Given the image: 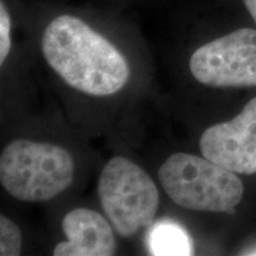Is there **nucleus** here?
Here are the masks:
<instances>
[{
	"label": "nucleus",
	"mask_w": 256,
	"mask_h": 256,
	"mask_svg": "<svg viewBox=\"0 0 256 256\" xmlns=\"http://www.w3.org/2000/svg\"><path fill=\"white\" fill-rule=\"evenodd\" d=\"M44 58L66 84L92 96H110L130 80V66L110 40L74 16L50 22L42 37Z\"/></svg>",
	"instance_id": "f257e3e1"
},
{
	"label": "nucleus",
	"mask_w": 256,
	"mask_h": 256,
	"mask_svg": "<svg viewBox=\"0 0 256 256\" xmlns=\"http://www.w3.org/2000/svg\"><path fill=\"white\" fill-rule=\"evenodd\" d=\"M72 156L63 147L17 139L2 150L0 182L16 200L48 202L66 191L74 179Z\"/></svg>",
	"instance_id": "f03ea898"
},
{
	"label": "nucleus",
	"mask_w": 256,
	"mask_h": 256,
	"mask_svg": "<svg viewBox=\"0 0 256 256\" xmlns=\"http://www.w3.org/2000/svg\"><path fill=\"white\" fill-rule=\"evenodd\" d=\"M158 179L166 194L179 206L194 211L235 214L243 184L235 172L206 156L172 154L160 166Z\"/></svg>",
	"instance_id": "7ed1b4c3"
},
{
	"label": "nucleus",
	"mask_w": 256,
	"mask_h": 256,
	"mask_svg": "<svg viewBox=\"0 0 256 256\" xmlns=\"http://www.w3.org/2000/svg\"><path fill=\"white\" fill-rule=\"evenodd\" d=\"M98 194L115 232L122 238H132L153 224L159 208L158 188L132 160L112 158L98 178Z\"/></svg>",
	"instance_id": "20e7f679"
},
{
	"label": "nucleus",
	"mask_w": 256,
	"mask_h": 256,
	"mask_svg": "<svg viewBox=\"0 0 256 256\" xmlns=\"http://www.w3.org/2000/svg\"><path fill=\"white\" fill-rule=\"evenodd\" d=\"M190 72L208 87H256V30L240 28L198 48Z\"/></svg>",
	"instance_id": "39448f33"
},
{
	"label": "nucleus",
	"mask_w": 256,
	"mask_h": 256,
	"mask_svg": "<svg viewBox=\"0 0 256 256\" xmlns=\"http://www.w3.org/2000/svg\"><path fill=\"white\" fill-rule=\"evenodd\" d=\"M200 146L203 156L229 171L256 174V98L238 116L204 130Z\"/></svg>",
	"instance_id": "423d86ee"
},
{
	"label": "nucleus",
	"mask_w": 256,
	"mask_h": 256,
	"mask_svg": "<svg viewBox=\"0 0 256 256\" xmlns=\"http://www.w3.org/2000/svg\"><path fill=\"white\" fill-rule=\"evenodd\" d=\"M66 241L54 249L55 256H110L116 241L110 224L94 210L80 208L70 211L62 220Z\"/></svg>",
	"instance_id": "0eeeda50"
},
{
	"label": "nucleus",
	"mask_w": 256,
	"mask_h": 256,
	"mask_svg": "<svg viewBox=\"0 0 256 256\" xmlns=\"http://www.w3.org/2000/svg\"><path fill=\"white\" fill-rule=\"evenodd\" d=\"M147 244L152 255H191L192 243L188 232L171 220H159L151 226Z\"/></svg>",
	"instance_id": "6e6552de"
},
{
	"label": "nucleus",
	"mask_w": 256,
	"mask_h": 256,
	"mask_svg": "<svg viewBox=\"0 0 256 256\" xmlns=\"http://www.w3.org/2000/svg\"><path fill=\"white\" fill-rule=\"evenodd\" d=\"M22 243L23 240L19 226L4 215L0 216V255H20Z\"/></svg>",
	"instance_id": "1a4fd4ad"
},
{
	"label": "nucleus",
	"mask_w": 256,
	"mask_h": 256,
	"mask_svg": "<svg viewBox=\"0 0 256 256\" xmlns=\"http://www.w3.org/2000/svg\"><path fill=\"white\" fill-rule=\"evenodd\" d=\"M11 44V18L5 8V2L2 0L0 2V64L4 63L8 58Z\"/></svg>",
	"instance_id": "9d476101"
},
{
	"label": "nucleus",
	"mask_w": 256,
	"mask_h": 256,
	"mask_svg": "<svg viewBox=\"0 0 256 256\" xmlns=\"http://www.w3.org/2000/svg\"><path fill=\"white\" fill-rule=\"evenodd\" d=\"M243 2L256 23V0H243Z\"/></svg>",
	"instance_id": "9b49d317"
}]
</instances>
